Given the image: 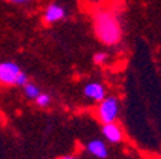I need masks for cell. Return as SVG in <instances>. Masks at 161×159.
Listing matches in <instances>:
<instances>
[{
	"label": "cell",
	"mask_w": 161,
	"mask_h": 159,
	"mask_svg": "<svg viewBox=\"0 0 161 159\" xmlns=\"http://www.w3.org/2000/svg\"><path fill=\"white\" fill-rule=\"evenodd\" d=\"M59 159H76L75 156H70V155H64V156H60Z\"/></svg>",
	"instance_id": "7c38bea8"
},
{
	"label": "cell",
	"mask_w": 161,
	"mask_h": 159,
	"mask_svg": "<svg viewBox=\"0 0 161 159\" xmlns=\"http://www.w3.org/2000/svg\"><path fill=\"white\" fill-rule=\"evenodd\" d=\"M97 115L102 125L117 122L118 115H119V100H118V98L105 96V99L99 102Z\"/></svg>",
	"instance_id": "3957f363"
},
{
	"label": "cell",
	"mask_w": 161,
	"mask_h": 159,
	"mask_svg": "<svg viewBox=\"0 0 161 159\" xmlns=\"http://www.w3.org/2000/svg\"><path fill=\"white\" fill-rule=\"evenodd\" d=\"M84 96L88 98L92 102H102L107 96V90H105V86L101 82H89L84 86Z\"/></svg>",
	"instance_id": "277c9868"
},
{
	"label": "cell",
	"mask_w": 161,
	"mask_h": 159,
	"mask_svg": "<svg viewBox=\"0 0 161 159\" xmlns=\"http://www.w3.org/2000/svg\"><path fill=\"white\" fill-rule=\"evenodd\" d=\"M23 87V93H25V96L26 98H29V99H36V96L40 93V89H39V86H37L36 83H32V82H27L25 86H22Z\"/></svg>",
	"instance_id": "ba28073f"
},
{
	"label": "cell",
	"mask_w": 161,
	"mask_h": 159,
	"mask_svg": "<svg viewBox=\"0 0 161 159\" xmlns=\"http://www.w3.org/2000/svg\"><path fill=\"white\" fill-rule=\"evenodd\" d=\"M10 3H14V4H23V3H29L32 0H7Z\"/></svg>",
	"instance_id": "8fae6325"
},
{
	"label": "cell",
	"mask_w": 161,
	"mask_h": 159,
	"mask_svg": "<svg viewBox=\"0 0 161 159\" xmlns=\"http://www.w3.org/2000/svg\"><path fill=\"white\" fill-rule=\"evenodd\" d=\"M102 135H104L105 140L109 143H119L124 139V132L117 122L105 123L102 126Z\"/></svg>",
	"instance_id": "8992f818"
},
{
	"label": "cell",
	"mask_w": 161,
	"mask_h": 159,
	"mask_svg": "<svg viewBox=\"0 0 161 159\" xmlns=\"http://www.w3.org/2000/svg\"><path fill=\"white\" fill-rule=\"evenodd\" d=\"M107 59H108V55L105 52H97V53H94V56H92V62L95 63V65H104L105 62H107Z\"/></svg>",
	"instance_id": "30bf717a"
},
{
	"label": "cell",
	"mask_w": 161,
	"mask_h": 159,
	"mask_svg": "<svg viewBox=\"0 0 161 159\" xmlns=\"http://www.w3.org/2000/svg\"><path fill=\"white\" fill-rule=\"evenodd\" d=\"M66 17V10L58 3H50L43 12V22L46 24H53Z\"/></svg>",
	"instance_id": "5b68a950"
},
{
	"label": "cell",
	"mask_w": 161,
	"mask_h": 159,
	"mask_svg": "<svg viewBox=\"0 0 161 159\" xmlns=\"http://www.w3.org/2000/svg\"><path fill=\"white\" fill-rule=\"evenodd\" d=\"M29 82L27 75L14 62H0V85L25 86Z\"/></svg>",
	"instance_id": "7a4b0ae2"
},
{
	"label": "cell",
	"mask_w": 161,
	"mask_h": 159,
	"mask_svg": "<svg viewBox=\"0 0 161 159\" xmlns=\"http://www.w3.org/2000/svg\"><path fill=\"white\" fill-rule=\"evenodd\" d=\"M35 102H36V105L39 106V108H47V106L50 105V102H52V98H50V95H47V93L40 92L36 96Z\"/></svg>",
	"instance_id": "9c48e42d"
},
{
	"label": "cell",
	"mask_w": 161,
	"mask_h": 159,
	"mask_svg": "<svg viewBox=\"0 0 161 159\" xmlns=\"http://www.w3.org/2000/svg\"><path fill=\"white\" fill-rule=\"evenodd\" d=\"M92 27L97 39L105 46H117L122 39V26L112 10L98 9L92 16Z\"/></svg>",
	"instance_id": "6da1fadb"
},
{
	"label": "cell",
	"mask_w": 161,
	"mask_h": 159,
	"mask_svg": "<svg viewBox=\"0 0 161 159\" xmlns=\"http://www.w3.org/2000/svg\"><path fill=\"white\" fill-rule=\"evenodd\" d=\"M86 151L92 156L98 159H107L108 158V148L104 140L101 139H92L86 143Z\"/></svg>",
	"instance_id": "52a82bcc"
}]
</instances>
